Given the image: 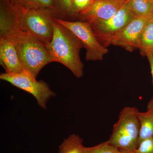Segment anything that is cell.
<instances>
[{
	"mask_svg": "<svg viewBox=\"0 0 153 153\" xmlns=\"http://www.w3.org/2000/svg\"><path fill=\"white\" fill-rule=\"evenodd\" d=\"M0 37L5 38L13 44L24 69L35 77L44 66L55 62L44 44L31 35L16 28L0 29Z\"/></svg>",
	"mask_w": 153,
	"mask_h": 153,
	"instance_id": "obj_1",
	"label": "cell"
},
{
	"mask_svg": "<svg viewBox=\"0 0 153 153\" xmlns=\"http://www.w3.org/2000/svg\"><path fill=\"white\" fill-rule=\"evenodd\" d=\"M52 41L46 47L55 60L68 68L77 78L83 75L84 65L79 52L82 42L69 29L55 21Z\"/></svg>",
	"mask_w": 153,
	"mask_h": 153,
	"instance_id": "obj_2",
	"label": "cell"
},
{
	"mask_svg": "<svg viewBox=\"0 0 153 153\" xmlns=\"http://www.w3.org/2000/svg\"><path fill=\"white\" fill-rule=\"evenodd\" d=\"M55 18V14L49 10L31 9L25 11L14 24L0 27V29L16 28L31 35L46 47L53 38Z\"/></svg>",
	"mask_w": 153,
	"mask_h": 153,
	"instance_id": "obj_3",
	"label": "cell"
},
{
	"mask_svg": "<svg viewBox=\"0 0 153 153\" xmlns=\"http://www.w3.org/2000/svg\"><path fill=\"white\" fill-rule=\"evenodd\" d=\"M139 113L137 108H124L114 126L108 142L119 149H136L140 129Z\"/></svg>",
	"mask_w": 153,
	"mask_h": 153,
	"instance_id": "obj_4",
	"label": "cell"
},
{
	"mask_svg": "<svg viewBox=\"0 0 153 153\" xmlns=\"http://www.w3.org/2000/svg\"><path fill=\"white\" fill-rule=\"evenodd\" d=\"M0 79L32 94L36 98L38 105L44 109H47L49 100L56 96L47 82L44 80L38 81L34 75L25 70L17 74L1 73Z\"/></svg>",
	"mask_w": 153,
	"mask_h": 153,
	"instance_id": "obj_5",
	"label": "cell"
},
{
	"mask_svg": "<svg viewBox=\"0 0 153 153\" xmlns=\"http://www.w3.org/2000/svg\"><path fill=\"white\" fill-rule=\"evenodd\" d=\"M55 21L69 29L81 41L86 50L87 61L102 60L104 55L108 53V49L98 41L88 22L65 21L57 18Z\"/></svg>",
	"mask_w": 153,
	"mask_h": 153,
	"instance_id": "obj_6",
	"label": "cell"
},
{
	"mask_svg": "<svg viewBox=\"0 0 153 153\" xmlns=\"http://www.w3.org/2000/svg\"><path fill=\"white\" fill-rule=\"evenodd\" d=\"M135 17L128 1L110 19L104 21H93L88 23L91 26L98 41L107 47L108 46L110 38L128 25Z\"/></svg>",
	"mask_w": 153,
	"mask_h": 153,
	"instance_id": "obj_7",
	"label": "cell"
},
{
	"mask_svg": "<svg viewBox=\"0 0 153 153\" xmlns=\"http://www.w3.org/2000/svg\"><path fill=\"white\" fill-rule=\"evenodd\" d=\"M135 17L128 25L119 31L110 38L108 46L113 45L133 52L140 47V37L143 29L150 19Z\"/></svg>",
	"mask_w": 153,
	"mask_h": 153,
	"instance_id": "obj_8",
	"label": "cell"
},
{
	"mask_svg": "<svg viewBox=\"0 0 153 153\" xmlns=\"http://www.w3.org/2000/svg\"><path fill=\"white\" fill-rule=\"evenodd\" d=\"M128 0H94L89 7L77 15L79 21L90 22L110 19Z\"/></svg>",
	"mask_w": 153,
	"mask_h": 153,
	"instance_id": "obj_9",
	"label": "cell"
},
{
	"mask_svg": "<svg viewBox=\"0 0 153 153\" xmlns=\"http://www.w3.org/2000/svg\"><path fill=\"white\" fill-rule=\"evenodd\" d=\"M0 60L5 72L17 74L25 70L13 44L2 37H0Z\"/></svg>",
	"mask_w": 153,
	"mask_h": 153,
	"instance_id": "obj_10",
	"label": "cell"
},
{
	"mask_svg": "<svg viewBox=\"0 0 153 153\" xmlns=\"http://www.w3.org/2000/svg\"><path fill=\"white\" fill-rule=\"evenodd\" d=\"M128 4L136 17L152 19L153 1L151 0H128Z\"/></svg>",
	"mask_w": 153,
	"mask_h": 153,
	"instance_id": "obj_11",
	"label": "cell"
},
{
	"mask_svg": "<svg viewBox=\"0 0 153 153\" xmlns=\"http://www.w3.org/2000/svg\"><path fill=\"white\" fill-rule=\"evenodd\" d=\"M84 147L82 139L73 134L63 140L59 146L58 153H83Z\"/></svg>",
	"mask_w": 153,
	"mask_h": 153,
	"instance_id": "obj_12",
	"label": "cell"
},
{
	"mask_svg": "<svg viewBox=\"0 0 153 153\" xmlns=\"http://www.w3.org/2000/svg\"><path fill=\"white\" fill-rule=\"evenodd\" d=\"M140 122L138 145L144 140L153 137V111L148 110L139 113Z\"/></svg>",
	"mask_w": 153,
	"mask_h": 153,
	"instance_id": "obj_13",
	"label": "cell"
},
{
	"mask_svg": "<svg viewBox=\"0 0 153 153\" xmlns=\"http://www.w3.org/2000/svg\"><path fill=\"white\" fill-rule=\"evenodd\" d=\"M140 52L142 55L147 56L153 49V19L148 22L143 29L140 37Z\"/></svg>",
	"mask_w": 153,
	"mask_h": 153,
	"instance_id": "obj_14",
	"label": "cell"
},
{
	"mask_svg": "<svg viewBox=\"0 0 153 153\" xmlns=\"http://www.w3.org/2000/svg\"><path fill=\"white\" fill-rule=\"evenodd\" d=\"M57 13V18L70 21L75 17L72 8V0H53Z\"/></svg>",
	"mask_w": 153,
	"mask_h": 153,
	"instance_id": "obj_15",
	"label": "cell"
},
{
	"mask_svg": "<svg viewBox=\"0 0 153 153\" xmlns=\"http://www.w3.org/2000/svg\"><path fill=\"white\" fill-rule=\"evenodd\" d=\"M27 10L44 9L52 11L56 15L57 13L53 0H22Z\"/></svg>",
	"mask_w": 153,
	"mask_h": 153,
	"instance_id": "obj_16",
	"label": "cell"
},
{
	"mask_svg": "<svg viewBox=\"0 0 153 153\" xmlns=\"http://www.w3.org/2000/svg\"><path fill=\"white\" fill-rule=\"evenodd\" d=\"M120 149L107 141L91 147H84L83 153H119Z\"/></svg>",
	"mask_w": 153,
	"mask_h": 153,
	"instance_id": "obj_17",
	"label": "cell"
},
{
	"mask_svg": "<svg viewBox=\"0 0 153 153\" xmlns=\"http://www.w3.org/2000/svg\"><path fill=\"white\" fill-rule=\"evenodd\" d=\"M94 0H72V11L75 17L93 3Z\"/></svg>",
	"mask_w": 153,
	"mask_h": 153,
	"instance_id": "obj_18",
	"label": "cell"
},
{
	"mask_svg": "<svg viewBox=\"0 0 153 153\" xmlns=\"http://www.w3.org/2000/svg\"><path fill=\"white\" fill-rule=\"evenodd\" d=\"M136 150L137 153H153V137L140 143Z\"/></svg>",
	"mask_w": 153,
	"mask_h": 153,
	"instance_id": "obj_19",
	"label": "cell"
},
{
	"mask_svg": "<svg viewBox=\"0 0 153 153\" xmlns=\"http://www.w3.org/2000/svg\"><path fill=\"white\" fill-rule=\"evenodd\" d=\"M147 57L149 62L150 66L151 69V73H152V76L153 78V55L151 52L148 53L147 55Z\"/></svg>",
	"mask_w": 153,
	"mask_h": 153,
	"instance_id": "obj_20",
	"label": "cell"
},
{
	"mask_svg": "<svg viewBox=\"0 0 153 153\" xmlns=\"http://www.w3.org/2000/svg\"><path fill=\"white\" fill-rule=\"evenodd\" d=\"M119 153H137L136 150L120 149Z\"/></svg>",
	"mask_w": 153,
	"mask_h": 153,
	"instance_id": "obj_21",
	"label": "cell"
},
{
	"mask_svg": "<svg viewBox=\"0 0 153 153\" xmlns=\"http://www.w3.org/2000/svg\"><path fill=\"white\" fill-rule=\"evenodd\" d=\"M147 110L152 111H153V98L149 102V103H148Z\"/></svg>",
	"mask_w": 153,
	"mask_h": 153,
	"instance_id": "obj_22",
	"label": "cell"
},
{
	"mask_svg": "<svg viewBox=\"0 0 153 153\" xmlns=\"http://www.w3.org/2000/svg\"><path fill=\"white\" fill-rule=\"evenodd\" d=\"M151 53H152V55H153V49L152 50V52H151Z\"/></svg>",
	"mask_w": 153,
	"mask_h": 153,
	"instance_id": "obj_23",
	"label": "cell"
},
{
	"mask_svg": "<svg viewBox=\"0 0 153 153\" xmlns=\"http://www.w3.org/2000/svg\"><path fill=\"white\" fill-rule=\"evenodd\" d=\"M151 1H153V0H151Z\"/></svg>",
	"mask_w": 153,
	"mask_h": 153,
	"instance_id": "obj_24",
	"label": "cell"
},
{
	"mask_svg": "<svg viewBox=\"0 0 153 153\" xmlns=\"http://www.w3.org/2000/svg\"><path fill=\"white\" fill-rule=\"evenodd\" d=\"M152 19H153V18H152Z\"/></svg>",
	"mask_w": 153,
	"mask_h": 153,
	"instance_id": "obj_25",
	"label": "cell"
}]
</instances>
